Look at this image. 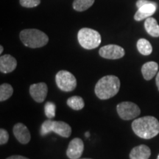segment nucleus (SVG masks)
Wrapping results in <instances>:
<instances>
[{
    "label": "nucleus",
    "instance_id": "25",
    "mask_svg": "<svg viewBox=\"0 0 159 159\" xmlns=\"http://www.w3.org/2000/svg\"><path fill=\"white\" fill-rule=\"evenodd\" d=\"M154 2L150 1V0H138L136 2V7L139 8V7H142L145 5H148V4H150V3H153Z\"/></svg>",
    "mask_w": 159,
    "mask_h": 159
},
{
    "label": "nucleus",
    "instance_id": "12",
    "mask_svg": "<svg viewBox=\"0 0 159 159\" xmlns=\"http://www.w3.org/2000/svg\"><path fill=\"white\" fill-rule=\"evenodd\" d=\"M17 66V61L11 55H4L0 57V71L7 74L14 71Z\"/></svg>",
    "mask_w": 159,
    "mask_h": 159
},
{
    "label": "nucleus",
    "instance_id": "9",
    "mask_svg": "<svg viewBox=\"0 0 159 159\" xmlns=\"http://www.w3.org/2000/svg\"><path fill=\"white\" fill-rule=\"evenodd\" d=\"M48 92V87L45 83H35L30 87V94L37 102H42L45 100Z\"/></svg>",
    "mask_w": 159,
    "mask_h": 159
},
{
    "label": "nucleus",
    "instance_id": "4",
    "mask_svg": "<svg viewBox=\"0 0 159 159\" xmlns=\"http://www.w3.org/2000/svg\"><path fill=\"white\" fill-rule=\"evenodd\" d=\"M77 39L81 47L86 49H93L101 43V35L98 32L90 28H82L77 34Z\"/></svg>",
    "mask_w": 159,
    "mask_h": 159
},
{
    "label": "nucleus",
    "instance_id": "23",
    "mask_svg": "<svg viewBox=\"0 0 159 159\" xmlns=\"http://www.w3.org/2000/svg\"><path fill=\"white\" fill-rule=\"evenodd\" d=\"M19 2L22 7L31 8L39 5L41 3V0H20Z\"/></svg>",
    "mask_w": 159,
    "mask_h": 159
},
{
    "label": "nucleus",
    "instance_id": "1",
    "mask_svg": "<svg viewBox=\"0 0 159 159\" xmlns=\"http://www.w3.org/2000/svg\"><path fill=\"white\" fill-rule=\"evenodd\" d=\"M132 129L140 138L152 139L159 134V122L154 116H144L135 119L132 123Z\"/></svg>",
    "mask_w": 159,
    "mask_h": 159
},
{
    "label": "nucleus",
    "instance_id": "29",
    "mask_svg": "<svg viewBox=\"0 0 159 159\" xmlns=\"http://www.w3.org/2000/svg\"><path fill=\"white\" fill-rule=\"evenodd\" d=\"M85 136H86V137H89V133L87 132L86 134H85Z\"/></svg>",
    "mask_w": 159,
    "mask_h": 159
},
{
    "label": "nucleus",
    "instance_id": "10",
    "mask_svg": "<svg viewBox=\"0 0 159 159\" xmlns=\"http://www.w3.org/2000/svg\"><path fill=\"white\" fill-rule=\"evenodd\" d=\"M13 134L21 144H26L29 143L31 139L30 133L28 128L22 123H17L14 125L13 129Z\"/></svg>",
    "mask_w": 159,
    "mask_h": 159
},
{
    "label": "nucleus",
    "instance_id": "11",
    "mask_svg": "<svg viewBox=\"0 0 159 159\" xmlns=\"http://www.w3.org/2000/svg\"><path fill=\"white\" fill-rule=\"evenodd\" d=\"M50 130L51 132H54L64 138H69L71 134V128L69 125L61 121L52 120Z\"/></svg>",
    "mask_w": 159,
    "mask_h": 159
},
{
    "label": "nucleus",
    "instance_id": "20",
    "mask_svg": "<svg viewBox=\"0 0 159 159\" xmlns=\"http://www.w3.org/2000/svg\"><path fill=\"white\" fill-rule=\"evenodd\" d=\"M13 93V89L10 84L3 83L0 85V101L7 100L12 96Z\"/></svg>",
    "mask_w": 159,
    "mask_h": 159
},
{
    "label": "nucleus",
    "instance_id": "13",
    "mask_svg": "<svg viewBox=\"0 0 159 159\" xmlns=\"http://www.w3.org/2000/svg\"><path fill=\"white\" fill-rule=\"evenodd\" d=\"M157 8V4L156 2L148 4L138 8V11L134 16V19L136 21H142L145 19L150 17L153 15Z\"/></svg>",
    "mask_w": 159,
    "mask_h": 159
},
{
    "label": "nucleus",
    "instance_id": "30",
    "mask_svg": "<svg viewBox=\"0 0 159 159\" xmlns=\"http://www.w3.org/2000/svg\"><path fill=\"white\" fill-rule=\"evenodd\" d=\"M79 159H91V158H79Z\"/></svg>",
    "mask_w": 159,
    "mask_h": 159
},
{
    "label": "nucleus",
    "instance_id": "19",
    "mask_svg": "<svg viewBox=\"0 0 159 159\" xmlns=\"http://www.w3.org/2000/svg\"><path fill=\"white\" fill-rule=\"evenodd\" d=\"M94 3V0H75L73 8L75 11L82 12L88 10Z\"/></svg>",
    "mask_w": 159,
    "mask_h": 159
},
{
    "label": "nucleus",
    "instance_id": "2",
    "mask_svg": "<svg viewBox=\"0 0 159 159\" xmlns=\"http://www.w3.org/2000/svg\"><path fill=\"white\" fill-rule=\"evenodd\" d=\"M120 89V80L114 75L101 78L95 85V94L100 99H108L114 97Z\"/></svg>",
    "mask_w": 159,
    "mask_h": 159
},
{
    "label": "nucleus",
    "instance_id": "22",
    "mask_svg": "<svg viewBox=\"0 0 159 159\" xmlns=\"http://www.w3.org/2000/svg\"><path fill=\"white\" fill-rule=\"evenodd\" d=\"M51 122H52L51 119H49L43 122L42 125H41V130H40V134H41V135L42 136H44L46 135L49 134V133H51V130H50Z\"/></svg>",
    "mask_w": 159,
    "mask_h": 159
},
{
    "label": "nucleus",
    "instance_id": "28",
    "mask_svg": "<svg viewBox=\"0 0 159 159\" xmlns=\"http://www.w3.org/2000/svg\"><path fill=\"white\" fill-rule=\"evenodd\" d=\"M3 50H4V48H3V47L2 46H0V54H2V52H3Z\"/></svg>",
    "mask_w": 159,
    "mask_h": 159
},
{
    "label": "nucleus",
    "instance_id": "3",
    "mask_svg": "<svg viewBox=\"0 0 159 159\" xmlns=\"http://www.w3.org/2000/svg\"><path fill=\"white\" fill-rule=\"evenodd\" d=\"M19 37L24 45L33 49L44 47L49 41L47 35L37 29L23 30Z\"/></svg>",
    "mask_w": 159,
    "mask_h": 159
},
{
    "label": "nucleus",
    "instance_id": "15",
    "mask_svg": "<svg viewBox=\"0 0 159 159\" xmlns=\"http://www.w3.org/2000/svg\"><path fill=\"white\" fill-rule=\"evenodd\" d=\"M158 70V64L154 61L144 63L142 67V73L146 80H150L156 76Z\"/></svg>",
    "mask_w": 159,
    "mask_h": 159
},
{
    "label": "nucleus",
    "instance_id": "7",
    "mask_svg": "<svg viewBox=\"0 0 159 159\" xmlns=\"http://www.w3.org/2000/svg\"><path fill=\"white\" fill-rule=\"evenodd\" d=\"M101 57L106 59L116 60L122 58L125 54V49L118 45L109 44L102 47L99 51Z\"/></svg>",
    "mask_w": 159,
    "mask_h": 159
},
{
    "label": "nucleus",
    "instance_id": "18",
    "mask_svg": "<svg viewBox=\"0 0 159 159\" xmlns=\"http://www.w3.org/2000/svg\"><path fill=\"white\" fill-rule=\"evenodd\" d=\"M67 105L71 109L75 111H80L83 109L85 106V102L83 99L79 96H73L68 99L67 100Z\"/></svg>",
    "mask_w": 159,
    "mask_h": 159
},
{
    "label": "nucleus",
    "instance_id": "8",
    "mask_svg": "<svg viewBox=\"0 0 159 159\" xmlns=\"http://www.w3.org/2000/svg\"><path fill=\"white\" fill-rule=\"evenodd\" d=\"M84 150V143L80 138H75L69 143L66 155L70 159H79Z\"/></svg>",
    "mask_w": 159,
    "mask_h": 159
},
{
    "label": "nucleus",
    "instance_id": "27",
    "mask_svg": "<svg viewBox=\"0 0 159 159\" xmlns=\"http://www.w3.org/2000/svg\"><path fill=\"white\" fill-rule=\"evenodd\" d=\"M156 82L157 87H158V91H159V71L158 72V74H157V76H156Z\"/></svg>",
    "mask_w": 159,
    "mask_h": 159
},
{
    "label": "nucleus",
    "instance_id": "31",
    "mask_svg": "<svg viewBox=\"0 0 159 159\" xmlns=\"http://www.w3.org/2000/svg\"><path fill=\"white\" fill-rule=\"evenodd\" d=\"M157 159H159V155H158V158H157Z\"/></svg>",
    "mask_w": 159,
    "mask_h": 159
},
{
    "label": "nucleus",
    "instance_id": "26",
    "mask_svg": "<svg viewBox=\"0 0 159 159\" xmlns=\"http://www.w3.org/2000/svg\"><path fill=\"white\" fill-rule=\"evenodd\" d=\"M6 159H29V158H26V157L22 156H18V155H16V156H10Z\"/></svg>",
    "mask_w": 159,
    "mask_h": 159
},
{
    "label": "nucleus",
    "instance_id": "6",
    "mask_svg": "<svg viewBox=\"0 0 159 159\" xmlns=\"http://www.w3.org/2000/svg\"><path fill=\"white\" fill-rule=\"evenodd\" d=\"M116 111L119 117L124 120L136 118L141 114L139 107L132 102H122L117 105Z\"/></svg>",
    "mask_w": 159,
    "mask_h": 159
},
{
    "label": "nucleus",
    "instance_id": "21",
    "mask_svg": "<svg viewBox=\"0 0 159 159\" xmlns=\"http://www.w3.org/2000/svg\"><path fill=\"white\" fill-rule=\"evenodd\" d=\"M56 105L52 102H47L44 106V111L46 116L48 119H52L55 116Z\"/></svg>",
    "mask_w": 159,
    "mask_h": 159
},
{
    "label": "nucleus",
    "instance_id": "17",
    "mask_svg": "<svg viewBox=\"0 0 159 159\" xmlns=\"http://www.w3.org/2000/svg\"><path fill=\"white\" fill-rule=\"evenodd\" d=\"M137 49L143 55H149L152 52V47L151 43L144 39H141L137 41Z\"/></svg>",
    "mask_w": 159,
    "mask_h": 159
},
{
    "label": "nucleus",
    "instance_id": "24",
    "mask_svg": "<svg viewBox=\"0 0 159 159\" xmlns=\"http://www.w3.org/2000/svg\"><path fill=\"white\" fill-rule=\"evenodd\" d=\"M9 140V134L7 131L5 129L1 128L0 130V144L3 145L8 142Z\"/></svg>",
    "mask_w": 159,
    "mask_h": 159
},
{
    "label": "nucleus",
    "instance_id": "16",
    "mask_svg": "<svg viewBox=\"0 0 159 159\" xmlns=\"http://www.w3.org/2000/svg\"><path fill=\"white\" fill-rule=\"evenodd\" d=\"M144 27L149 35L152 37H159V25L154 18L149 17L146 19Z\"/></svg>",
    "mask_w": 159,
    "mask_h": 159
},
{
    "label": "nucleus",
    "instance_id": "5",
    "mask_svg": "<svg viewBox=\"0 0 159 159\" xmlns=\"http://www.w3.org/2000/svg\"><path fill=\"white\" fill-rule=\"evenodd\" d=\"M55 81L57 87L63 91H73L77 86V80L75 77L68 71L61 70L57 73Z\"/></svg>",
    "mask_w": 159,
    "mask_h": 159
},
{
    "label": "nucleus",
    "instance_id": "14",
    "mask_svg": "<svg viewBox=\"0 0 159 159\" xmlns=\"http://www.w3.org/2000/svg\"><path fill=\"white\" fill-rule=\"evenodd\" d=\"M151 155V150L147 145L142 144L135 147L130 153V159H148Z\"/></svg>",
    "mask_w": 159,
    "mask_h": 159
}]
</instances>
